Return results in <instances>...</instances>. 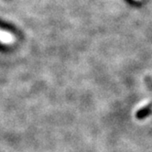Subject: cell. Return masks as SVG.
<instances>
[{
    "label": "cell",
    "mask_w": 152,
    "mask_h": 152,
    "mask_svg": "<svg viewBox=\"0 0 152 152\" xmlns=\"http://www.w3.org/2000/svg\"><path fill=\"white\" fill-rule=\"evenodd\" d=\"M0 42L5 44H11L14 42V36L10 32L0 29Z\"/></svg>",
    "instance_id": "obj_1"
},
{
    "label": "cell",
    "mask_w": 152,
    "mask_h": 152,
    "mask_svg": "<svg viewBox=\"0 0 152 152\" xmlns=\"http://www.w3.org/2000/svg\"><path fill=\"white\" fill-rule=\"evenodd\" d=\"M137 1H138V0H137Z\"/></svg>",
    "instance_id": "obj_2"
}]
</instances>
